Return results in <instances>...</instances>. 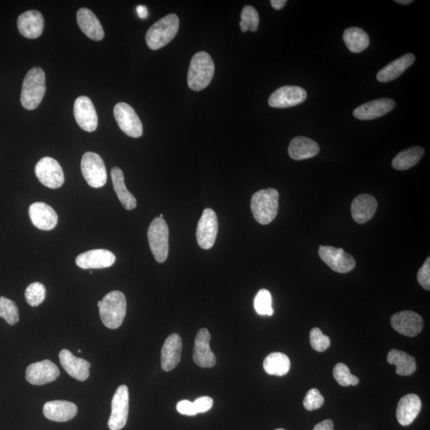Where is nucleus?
Returning a JSON list of instances; mask_svg holds the SVG:
<instances>
[{"mask_svg":"<svg viewBox=\"0 0 430 430\" xmlns=\"http://www.w3.org/2000/svg\"><path fill=\"white\" fill-rule=\"evenodd\" d=\"M319 152V144L313 139L304 137L293 138L289 146V157L295 160L313 158Z\"/></svg>","mask_w":430,"mask_h":430,"instance_id":"nucleus-28","label":"nucleus"},{"mask_svg":"<svg viewBox=\"0 0 430 430\" xmlns=\"http://www.w3.org/2000/svg\"><path fill=\"white\" fill-rule=\"evenodd\" d=\"M319 256L331 271L336 273L351 272L356 266L355 259L341 248L320 246Z\"/></svg>","mask_w":430,"mask_h":430,"instance_id":"nucleus-8","label":"nucleus"},{"mask_svg":"<svg viewBox=\"0 0 430 430\" xmlns=\"http://www.w3.org/2000/svg\"><path fill=\"white\" fill-rule=\"evenodd\" d=\"M215 75V63L211 55L205 51L196 53L191 59L188 75L190 90H203L210 85Z\"/></svg>","mask_w":430,"mask_h":430,"instance_id":"nucleus-1","label":"nucleus"},{"mask_svg":"<svg viewBox=\"0 0 430 430\" xmlns=\"http://www.w3.org/2000/svg\"><path fill=\"white\" fill-rule=\"evenodd\" d=\"M211 334L206 329H202L197 333L193 352V360L195 364L210 369L216 364L215 355L210 346Z\"/></svg>","mask_w":430,"mask_h":430,"instance_id":"nucleus-17","label":"nucleus"},{"mask_svg":"<svg viewBox=\"0 0 430 430\" xmlns=\"http://www.w3.org/2000/svg\"><path fill=\"white\" fill-rule=\"evenodd\" d=\"M416 61L413 54H407L391 62L382 68L377 75V80L380 82H389L400 77Z\"/></svg>","mask_w":430,"mask_h":430,"instance_id":"nucleus-29","label":"nucleus"},{"mask_svg":"<svg viewBox=\"0 0 430 430\" xmlns=\"http://www.w3.org/2000/svg\"><path fill=\"white\" fill-rule=\"evenodd\" d=\"M35 174L40 182L49 188H59L64 184L63 170L59 162L53 158L41 159L35 166Z\"/></svg>","mask_w":430,"mask_h":430,"instance_id":"nucleus-11","label":"nucleus"},{"mask_svg":"<svg viewBox=\"0 0 430 430\" xmlns=\"http://www.w3.org/2000/svg\"><path fill=\"white\" fill-rule=\"evenodd\" d=\"M258 25L259 14L257 10L250 5H247L242 9L241 14L240 28L242 32H247L248 30L255 32L258 28Z\"/></svg>","mask_w":430,"mask_h":430,"instance_id":"nucleus-35","label":"nucleus"},{"mask_svg":"<svg viewBox=\"0 0 430 430\" xmlns=\"http://www.w3.org/2000/svg\"><path fill=\"white\" fill-rule=\"evenodd\" d=\"M251 211L255 220L262 225L271 224L277 215L279 193L276 189L257 191L251 199Z\"/></svg>","mask_w":430,"mask_h":430,"instance_id":"nucleus-3","label":"nucleus"},{"mask_svg":"<svg viewBox=\"0 0 430 430\" xmlns=\"http://www.w3.org/2000/svg\"><path fill=\"white\" fill-rule=\"evenodd\" d=\"M77 20L80 29L87 37L95 41H101L105 36L100 21L90 9L79 10L77 13Z\"/></svg>","mask_w":430,"mask_h":430,"instance_id":"nucleus-27","label":"nucleus"},{"mask_svg":"<svg viewBox=\"0 0 430 430\" xmlns=\"http://www.w3.org/2000/svg\"><path fill=\"white\" fill-rule=\"evenodd\" d=\"M219 231V222L215 212L206 208L203 212L196 230V238L199 246L204 250L214 246Z\"/></svg>","mask_w":430,"mask_h":430,"instance_id":"nucleus-10","label":"nucleus"},{"mask_svg":"<svg viewBox=\"0 0 430 430\" xmlns=\"http://www.w3.org/2000/svg\"><path fill=\"white\" fill-rule=\"evenodd\" d=\"M313 430H334V424L333 421L327 419V420H324L317 424H315Z\"/></svg>","mask_w":430,"mask_h":430,"instance_id":"nucleus-45","label":"nucleus"},{"mask_svg":"<svg viewBox=\"0 0 430 430\" xmlns=\"http://www.w3.org/2000/svg\"><path fill=\"white\" fill-rule=\"evenodd\" d=\"M310 344L313 350L323 352L329 348L331 340L320 329L314 328L310 331Z\"/></svg>","mask_w":430,"mask_h":430,"instance_id":"nucleus-40","label":"nucleus"},{"mask_svg":"<svg viewBox=\"0 0 430 430\" xmlns=\"http://www.w3.org/2000/svg\"><path fill=\"white\" fill-rule=\"evenodd\" d=\"M183 342L180 335L173 333L165 340L162 351V367L164 371L175 369L181 360Z\"/></svg>","mask_w":430,"mask_h":430,"instance_id":"nucleus-23","label":"nucleus"},{"mask_svg":"<svg viewBox=\"0 0 430 430\" xmlns=\"http://www.w3.org/2000/svg\"><path fill=\"white\" fill-rule=\"evenodd\" d=\"M343 39L346 48L352 53L359 54L365 50L370 44L369 35L359 28H350L344 31Z\"/></svg>","mask_w":430,"mask_h":430,"instance_id":"nucleus-32","label":"nucleus"},{"mask_svg":"<svg viewBox=\"0 0 430 430\" xmlns=\"http://www.w3.org/2000/svg\"><path fill=\"white\" fill-rule=\"evenodd\" d=\"M333 376L342 387L356 386L360 382L358 378L351 374L349 367L342 362L334 367Z\"/></svg>","mask_w":430,"mask_h":430,"instance_id":"nucleus-38","label":"nucleus"},{"mask_svg":"<svg viewBox=\"0 0 430 430\" xmlns=\"http://www.w3.org/2000/svg\"><path fill=\"white\" fill-rule=\"evenodd\" d=\"M377 207L378 202L374 196L369 194L360 195L352 202V217L357 224H366L375 215Z\"/></svg>","mask_w":430,"mask_h":430,"instance_id":"nucleus-25","label":"nucleus"},{"mask_svg":"<svg viewBox=\"0 0 430 430\" xmlns=\"http://www.w3.org/2000/svg\"><path fill=\"white\" fill-rule=\"evenodd\" d=\"M395 106V101L389 98H380V99L362 104V106L355 108L353 115L362 121L374 120V119L386 115L393 110Z\"/></svg>","mask_w":430,"mask_h":430,"instance_id":"nucleus-18","label":"nucleus"},{"mask_svg":"<svg viewBox=\"0 0 430 430\" xmlns=\"http://www.w3.org/2000/svg\"><path fill=\"white\" fill-rule=\"evenodd\" d=\"M26 300L32 307H37L44 302L46 298V288L43 284L35 282L30 284L26 289Z\"/></svg>","mask_w":430,"mask_h":430,"instance_id":"nucleus-39","label":"nucleus"},{"mask_svg":"<svg viewBox=\"0 0 430 430\" xmlns=\"http://www.w3.org/2000/svg\"><path fill=\"white\" fill-rule=\"evenodd\" d=\"M324 398L321 395L320 392L317 389H311L305 395L303 404L304 407L309 411L318 410L324 405Z\"/></svg>","mask_w":430,"mask_h":430,"instance_id":"nucleus-41","label":"nucleus"},{"mask_svg":"<svg viewBox=\"0 0 430 430\" xmlns=\"http://www.w3.org/2000/svg\"><path fill=\"white\" fill-rule=\"evenodd\" d=\"M137 12L139 18L146 19L148 17V9L146 7L143 6V5H139V6L137 8Z\"/></svg>","mask_w":430,"mask_h":430,"instance_id":"nucleus-47","label":"nucleus"},{"mask_svg":"<svg viewBox=\"0 0 430 430\" xmlns=\"http://www.w3.org/2000/svg\"><path fill=\"white\" fill-rule=\"evenodd\" d=\"M17 25L20 34L25 38L37 39L43 32L44 19L43 14L38 10H28V12L19 15Z\"/></svg>","mask_w":430,"mask_h":430,"instance_id":"nucleus-22","label":"nucleus"},{"mask_svg":"<svg viewBox=\"0 0 430 430\" xmlns=\"http://www.w3.org/2000/svg\"><path fill=\"white\" fill-rule=\"evenodd\" d=\"M290 367H291V362L289 357L282 352H273L269 354L263 362L264 370L271 375H286L290 370Z\"/></svg>","mask_w":430,"mask_h":430,"instance_id":"nucleus-33","label":"nucleus"},{"mask_svg":"<svg viewBox=\"0 0 430 430\" xmlns=\"http://www.w3.org/2000/svg\"><path fill=\"white\" fill-rule=\"evenodd\" d=\"M97 304L104 325L110 329L120 328L126 317L127 310L124 294L120 291H112Z\"/></svg>","mask_w":430,"mask_h":430,"instance_id":"nucleus-2","label":"nucleus"},{"mask_svg":"<svg viewBox=\"0 0 430 430\" xmlns=\"http://www.w3.org/2000/svg\"><path fill=\"white\" fill-rule=\"evenodd\" d=\"M196 409V411L198 413H206L209 411L212 407H213V400L211 397L204 396L197 398L193 402Z\"/></svg>","mask_w":430,"mask_h":430,"instance_id":"nucleus-43","label":"nucleus"},{"mask_svg":"<svg viewBox=\"0 0 430 430\" xmlns=\"http://www.w3.org/2000/svg\"><path fill=\"white\" fill-rule=\"evenodd\" d=\"M418 282L421 286L429 291L430 290V258L427 257L426 262L418 273Z\"/></svg>","mask_w":430,"mask_h":430,"instance_id":"nucleus-42","label":"nucleus"},{"mask_svg":"<svg viewBox=\"0 0 430 430\" xmlns=\"http://www.w3.org/2000/svg\"><path fill=\"white\" fill-rule=\"evenodd\" d=\"M83 176L93 188H100L107 182V173L105 163L99 155L86 153L83 155L81 163Z\"/></svg>","mask_w":430,"mask_h":430,"instance_id":"nucleus-7","label":"nucleus"},{"mask_svg":"<svg viewBox=\"0 0 430 430\" xmlns=\"http://www.w3.org/2000/svg\"><path fill=\"white\" fill-rule=\"evenodd\" d=\"M286 0H271L272 7L275 10H281L286 6Z\"/></svg>","mask_w":430,"mask_h":430,"instance_id":"nucleus-46","label":"nucleus"},{"mask_svg":"<svg viewBox=\"0 0 430 430\" xmlns=\"http://www.w3.org/2000/svg\"><path fill=\"white\" fill-rule=\"evenodd\" d=\"M114 117L121 131L133 138L141 137L143 126L136 112L126 103L117 104L113 110Z\"/></svg>","mask_w":430,"mask_h":430,"instance_id":"nucleus-9","label":"nucleus"},{"mask_svg":"<svg viewBox=\"0 0 430 430\" xmlns=\"http://www.w3.org/2000/svg\"><path fill=\"white\" fill-rule=\"evenodd\" d=\"M77 413L75 403L68 401H50L43 407L44 416L50 421L65 422L71 420Z\"/></svg>","mask_w":430,"mask_h":430,"instance_id":"nucleus-26","label":"nucleus"},{"mask_svg":"<svg viewBox=\"0 0 430 430\" xmlns=\"http://www.w3.org/2000/svg\"><path fill=\"white\" fill-rule=\"evenodd\" d=\"M29 215L35 227L41 231H51L58 224V215L49 205L41 203L31 204Z\"/></svg>","mask_w":430,"mask_h":430,"instance_id":"nucleus-19","label":"nucleus"},{"mask_svg":"<svg viewBox=\"0 0 430 430\" xmlns=\"http://www.w3.org/2000/svg\"><path fill=\"white\" fill-rule=\"evenodd\" d=\"M421 410L420 398L414 393H409L402 397L398 404L396 412L398 422L402 427L410 426L420 413Z\"/></svg>","mask_w":430,"mask_h":430,"instance_id":"nucleus-24","label":"nucleus"},{"mask_svg":"<svg viewBox=\"0 0 430 430\" xmlns=\"http://www.w3.org/2000/svg\"><path fill=\"white\" fill-rule=\"evenodd\" d=\"M111 176L114 190L124 208L128 211L136 208L137 199L127 189L121 169L117 167L113 168L111 170Z\"/></svg>","mask_w":430,"mask_h":430,"instance_id":"nucleus-30","label":"nucleus"},{"mask_svg":"<svg viewBox=\"0 0 430 430\" xmlns=\"http://www.w3.org/2000/svg\"><path fill=\"white\" fill-rule=\"evenodd\" d=\"M388 364L396 366V373L398 375L410 376L416 371L417 365L416 359L406 352L392 349L387 355Z\"/></svg>","mask_w":430,"mask_h":430,"instance_id":"nucleus-31","label":"nucleus"},{"mask_svg":"<svg viewBox=\"0 0 430 430\" xmlns=\"http://www.w3.org/2000/svg\"><path fill=\"white\" fill-rule=\"evenodd\" d=\"M253 305L259 315L271 317L274 313L271 293L267 289H261L257 293Z\"/></svg>","mask_w":430,"mask_h":430,"instance_id":"nucleus-37","label":"nucleus"},{"mask_svg":"<svg viewBox=\"0 0 430 430\" xmlns=\"http://www.w3.org/2000/svg\"><path fill=\"white\" fill-rule=\"evenodd\" d=\"M116 262V256L107 250H92L81 253L76 258L77 266L83 269L105 268Z\"/></svg>","mask_w":430,"mask_h":430,"instance_id":"nucleus-20","label":"nucleus"},{"mask_svg":"<svg viewBox=\"0 0 430 430\" xmlns=\"http://www.w3.org/2000/svg\"><path fill=\"white\" fill-rule=\"evenodd\" d=\"M59 360L62 367L74 379L83 382L89 378L91 367L89 362L77 358L66 349L60 351Z\"/></svg>","mask_w":430,"mask_h":430,"instance_id":"nucleus-21","label":"nucleus"},{"mask_svg":"<svg viewBox=\"0 0 430 430\" xmlns=\"http://www.w3.org/2000/svg\"><path fill=\"white\" fill-rule=\"evenodd\" d=\"M397 3L408 5L413 3L412 0H396Z\"/></svg>","mask_w":430,"mask_h":430,"instance_id":"nucleus-48","label":"nucleus"},{"mask_svg":"<svg viewBox=\"0 0 430 430\" xmlns=\"http://www.w3.org/2000/svg\"><path fill=\"white\" fill-rule=\"evenodd\" d=\"M46 92L45 72L33 67L26 75L21 92V104L26 110H35L43 101Z\"/></svg>","mask_w":430,"mask_h":430,"instance_id":"nucleus-4","label":"nucleus"},{"mask_svg":"<svg viewBox=\"0 0 430 430\" xmlns=\"http://www.w3.org/2000/svg\"><path fill=\"white\" fill-rule=\"evenodd\" d=\"M391 323L392 328L397 333L408 338H414L420 334L424 327V321L421 315L412 311H402L393 315Z\"/></svg>","mask_w":430,"mask_h":430,"instance_id":"nucleus-13","label":"nucleus"},{"mask_svg":"<svg viewBox=\"0 0 430 430\" xmlns=\"http://www.w3.org/2000/svg\"><path fill=\"white\" fill-rule=\"evenodd\" d=\"M275 430H286V429H277Z\"/></svg>","mask_w":430,"mask_h":430,"instance_id":"nucleus-49","label":"nucleus"},{"mask_svg":"<svg viewBox=\"0 0 430 430\" xmlns=\"http://www.w3.org/2000/svg\"><path fill=\"white\" fill-rule=\"evenodd\" d=\"M150 248L159 263L167 260L169 253V230L164 219L155 217L148 231Z\"/></svg>","mask_w":430,"mask_h":430,"instance_id":"nucleus-6","label":"nucleus"},{"mask_svg":"<svg viewBox=\"0 0 430 430\" xmlns=\"http://www.w3.org/2000/svg\"><path fill=\"white\" fill-rule=\"evenodd\" d=\"M176 409H177V411L179 413L183 414V416H195L198 414L196 411L194 402L188 400H182L179 402L177 406H176Z\"/></svg>","mask_w":430,"mask_h":430,"instance_id":"nucleus-44","label":"nucleus"},{"mask_svg":"<svg viewBox=\"0 0 430 430\" xmlns=\"http://www.w3.org/2000/svg\"><path fill=\"white\" fill-rule=\"evenodd\" d=\"M307 98V92L302 87L286 86L279 88L268 98V105L273 108H284L296 106Z\"/></svg>","mask_w":430,"mask_h":430,"instance_id":"nucleus-14","label":"nucleus"},{"mask_svg":"<svg viewBox=\"0 0 430 430\" xmlns=\"http://www.w3.org/2000/svg\"><path fill=\"white\" fill-rule=\"evenodd\" d=\"M129 393L126 385L117 388L112 401V412L108 426L111 430H121L128 421Z\"/></svg>","mask_w":430,"mask_h":430,"instance_id":"nucleus-12","label":"nucleus"},{"mask_svg":"<svg viewBox=\"0 0 430 430\" xmlns=\"http://www.w3.org/2000/svg\"><path fill=\"white\" fill-rule=\"evenodd\" d=\"M179 28V19L175 14H170L160 19L148 30L145 39L148 48L153 50L163 48L175 37Z\"/></svg>","mask_w":430,"mask_h":430,"instance_id":"nucleus-5","label":"nucleus"},{"mask_svg":"<svg viewBox=\"0 0 430 430\" xmlns=\"http://www.w3.org/2000/svg\"><path fill=\"white\" fill-rule=\"evenodd\" d=\"M75 120L83 130L92 133L97 128L98 117L95 106L89 97L77 98L74 106Z\"/></svg>","mask_w":430,"mask_h":430,"instance_id":"nucleus-16","label":"nucleus"},{"mask_svg":"<svg viewBox=\"0 0 430 430\" xmlns=\"http://www.w3.org/2000/svg\"><path fill=\"white\" fill-rule=\"evenodd\" d=\"M0 317L6 320L10 325L19 322V309L13 300L0 297Z\"/></svg>","mask_w":430,"mask_h":430,"instance_id":"nucleus-36","label":"nucleus"},{"mask_svg":"<svg viewBox=\"0 0 430 430\" xmlns=\"http://www.w3.org/2000/svg\"><path fill=\"white\" fill-rule=\"evenodd\" d=\"M60 375L59 367L53 362L46 360L30 364L26 371V379L30 384L45 385L56 380Z\"/></svg>","mask_w":430,"mask_h":430,"instance_id":"nucleus-15","label":"nucleus"},{"mask_svg":"<svg viewBox=\"0 0 430 430\" xmlns=\"http://www.w3.org/2000/svg\"><path fill=\"white\" fill-rule=\"evenodd\" d=\"M424 150L420 146L411 147L398 153L392 162L393 168L398 170L410 169L417 165L423 157Z\"/></svg>","mask_w":430,"mask_h":430,"instance_id":"nucleus-34","label":"nucleus"}]
</instances>
